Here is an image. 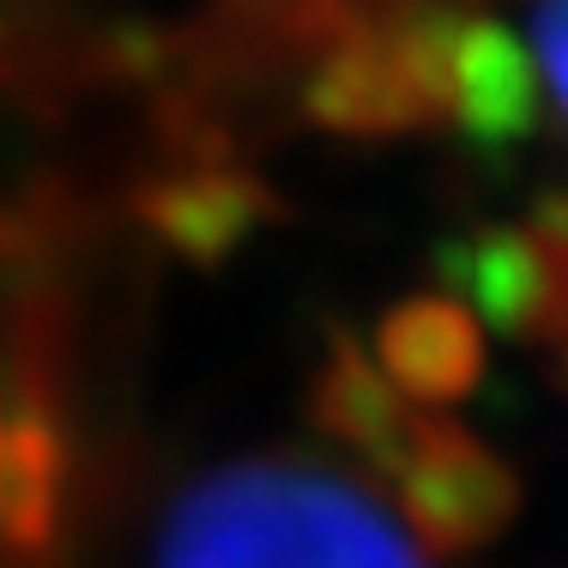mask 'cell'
Returning a JSON list of instances; mask_svg holds the SVG:
<instances>
[{
    "mask_svg": "<svg viewBox=\"0 0 568 568\" xmlns=\"http://www.w3.org/2000/svg\"><path fill=\"white\" fill-rule=\"evenodd\" d=\"M140 224L187 266H224L278 219V194L236 164H194L140 187Z\"/></svg>",
    "mask_w": 568,
    "mask_h": 568,
    "instance_id": "277c9868",
    "label": "cell"
},
{
    "mask_svg": "<svg viewBox=\"0 0 568 568\" xmlns=\"http://www.w3.org/2000/svg\"><path fill=\"white\" fill-rule=\"evenodd\" d=\"M448 296L545 357L568 394V194H545L526 224H484L442 254Z\"/></svg>",
    "mask_w": 568,
    "mask_h": 568,
    "instance_id": "7a4b0ae2",
    "label": "cell"
},
{
    "mask_svg": "<svg viewBox=\"0 0 568 568\" xmlns=\"http://www.w3.org/2000/svg\"><path fill=\"white\" fill-rule=\"evenodd\" d=\"M308 417L321 424V436L345 442L375 478H394V466L405 459V448L424 429V405H412L375 369V357L357 339H333L327 357L315 369V387H308Z\"/></svg>",
    "mask_w": 568,
    "mask_h": 568,
    "instance_id": "9c48e42d",
    "label": "cell"
},
{
    "mask_svg": "<svg viewBox=\"0 0 568 568\" xmlns=\"http://www.w3.org/2000/svg\"><path fill=\"white\" fill-rule=\"evenodd\" d=\"M375 369L412 405L442 412L484 382V327L459 296H405L375 327Z\"/></svg>",
    "mask_w": 568,
    "mask_h": 568,
    "instance_id": "8992f818",
    "label": "cell"
},
{
    "mask_svg": "<svg viewBox=\"0 0 568 568\" xmlns=\"http://www.w3.org/2000/svg\"><path fill=\"white\" fill-rule=\"evenodd\" d=\"M399 490V514L412 526L417 550L436 557H466L484 550L514 526L520 514V478L490 442H478L471 429L448 424L442 412L424 417L417 442L387 478Z\"/></svg>",
    "mask_w": 568,
    "mask_h": 568,
    "instance_id": "3957f363",
    "label": "cell"
},
{
    "mask_svg": "<svg viewBox=\"0 0 568 568\" xmlns=\"http://www.w3.org/2000/svg\"><path fill=\"white\" fill-rule=\"evenodd\" d=\"M158 568H424V550L339 471L236 459L170 508Z\"/></svg>",
    "mask_w": 568,
    "mask_h": 568,
    "instance_id": "6da1fadb",
    "label": "cell"
},
{
    "mask_svg": "<svg viewBox=\"0 0 568 568\" xmlns=\"http://www.w3.org/2000/svg\"><path fill=\"white\" fill-rule=\"evenodd\" d=\"M303 110L315 128L351 133V140H387V133L429 128V103L399 67L382 24L351 19L333 43L315 49V73L303 85Z\"/></svg>",
    "mask_w": 568,
    "mask_h": 568,
    "instance_id": "5b68a950",
    "label": "cell"
},
{
    "mask_svg": "<svg viewBox=\"0 0 568 568\" xmlns=\"http://www.w3.org/2000/svg\"><path fill=\"white\" fill-rule=\"evenodd\" d=\"M442 121H454L478 152H503L526 140L538 121V67L496 19H466L459 12L448 91H442Z\"/></svg>",
    "mask_w": 568,
    "mask_h": 568,
    "instance_id": "ba28073f",
    "label": "cell"
},
{
    "mask_svg": "<svg viewBox=\"0 0 568 568\" xmlns=\"http://www.w3.org/2000/svg\"><path fill=\"white\" fill-rule=\"evenodd\" d=\"M538 73L550 79L562 115H568V0H545L538 7Z\"/></svg>",
    "mask_w": 568,
    "mask_h": 568,
    "instance_id": "30bf717a",
    "label": "cell"
},
{
    "mask_svg": "<svg viewBox=\"0 0 568 568\" xmlns=\"http://www.w3.org/2000/svg\"><path fill=\"white\" fill-rule=\"evenodd\" d=\"M73 454L43 399H0V557L31 562L61 538Z\"/></svg>",
    "mask_w": 568,
    "mask_h": 568,
    "instance_id": "52a82bcc",
    "label": "cell"
}]
</instances>
